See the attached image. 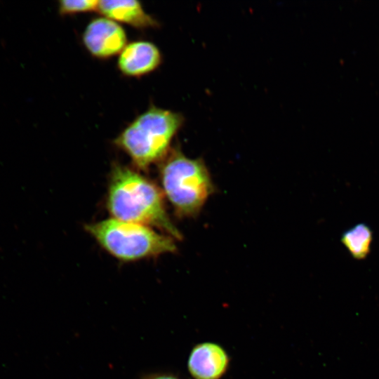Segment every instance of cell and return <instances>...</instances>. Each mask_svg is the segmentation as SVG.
Listing matches in <instances>:
<instances>
[{
    "label": "cell",
    "mask_w": 379,
    "mask_h": 379,
    "mask_svg": "<svg viewBox=\"0 0 379 379\" xmlns=\"http://www.w3.org/2000/svg\"><path fill=\"white\" fill-rule=\"evenodd\" d=\"M113 218L153 226L176 239L182 234L165 208L162 192L151 180L128 166L115 164L106 200Z\"/></svg>",
    "instance_id": "1"
},
{
    "label": "cell",
    "mask_w": 379,
    "mask_h": 379,
    "mask_svg": "<svg viewBox=\"0 0 379 379\" xmlns=\"http://www.w3.org/2000/svg\"><path fill=\"white\" fill-rule=\"evenodd\" d=\"M182 124L180 113L151 106L121 131L114 144L136 168L147 170L168 153L171 141Z\"/></svg>",
    "instance_id": "2"
},
{
    "label": "cell",
    "mask_w": 379,
    "mask_h": 379,
    "mask_svg": "<svg viewBox=\"0 0 379 379\" xmlns=\"http://www.w3.org/2000/svg\"><path fill=\"white\" fill-rule=\"evenodd\" d=\"M159 174L165 196L182 218L197 215L215 191L204 161L189 158L177 148L161 161Z\"/></svg>",
    "instance_id": "3"
},
{
    "label": "cell",
    "mask_w": 379,
    "mask_h": 379,
    "mask_svg": "<svg viewBox=\"0 0 379 379\" xmlns=\"http://www.w3.org/2000/svg\"><path fill=\"white\" fill-rule=\"evenodd\" d=\"M86 230L107 253L122 261L138 260L176 251L173 237L138 223L111 218L88 224Z\"/></svg>",
    "instance_id": "4"
},
{
    "label": "cell",
    "mask_w": 379,
    "mask_h": 379,
    "mask_svg": "<svg viewBox=\"0 0 379 379\" xmlns=\"http://www.w3.org/2000/svg\"><path fill=\"white\" fill-rule=\"evenodd\" d=\"M82 43L87 51L98 59H107L119 55L127 43L122 26L106 17L92 19L82 34Z\"/></svg>",
    "instance_id": "5"
},
{
    "label": "cell",
    "mask_w": 379,
    "mask_h": 379,
    "mask_svg": "<svg viewBox=\"0 0 379 379\" xmlns=\"http://www.w3.org/2000/svg\"><path fill=\"white\" fill-rule=\"evenodd\" d=\"M230 364L226 350L214 342H202L191 350L187 370L193 379H221Z\"/></svg>",
    "instance_id": "6"
},
{
    "label": "cell",
    "mask_w": 379,
    "mask_h": 379,
    "mask_svg": "<svg viewBox=\"0 0 379 379\" xmlns=\"http://www.w3.org/2000/svg\"><path fill=\"white\" fill-rule=\"evenodd\" d=\"M161 62V53L154 44L138 40L128 43L119 54L117 67L126 77H140L156 70Z\"/></svg>",
    "instance_id": "7"
},
{
    "label": "cell",
    "mask_w": 379,
    "mask_h": 379,
    "mask_svg": "<svg viewBox=\"0 0 379 379\" xmlns=\"http://www.w3.org/2000/svg\"><path fill=\"white\" fill-rule=\"evenodd\" d=\"M98 11L102 16L117 22L125 23L137 29L154 28L158 22L135 0L99 1Z\"/></svg>",
    "instance_id": "8"
},
{
    "label": "cell",
    "mask_w": 379,
    "mask_h": 379,
    "mask_svg": "<svg viewBox=\"0 0 379 379\" xmlns=\"http://www.w3.org/2000/svg\"><path fill=\"white\" fill-rule=\"evenodd\" d=\"M372 240L373 232L371 227L363 222L345 231L340 238L343 244L357 260L366 258L371 251Z\"/></svg>",
    "instance_id": "9"
},
{
    "label": "cell",
    "mask_w": 379,
    "mask_h": 379,
    "mask_svg": "<svg viewBox=\"0 0 379 379\" xmlns=\"http://www.w3.org/2000/svg\"><path fill=\"white\" fill-rule=\"evenodd\" d=\"M99 1L62 0L58 1V11L62 15L98 11Z\"/></svg>",
    "instance_id": "10"
},
{
    "label": "cell",
    "mask_w": 379,
    "mask_h": 379,
    "mask_svg": "<svg viewBox=\"0 0 379 379\" xmlns=\"http://www.w3.org/2000/svg\"><path fill=\"white\" fill-rule=\"evenodd\" d=\"M140 379H182L181 378L170 373L156 372L143 375Z\"/></svg>",
    "instance_id": "11"
}]
</instances>
